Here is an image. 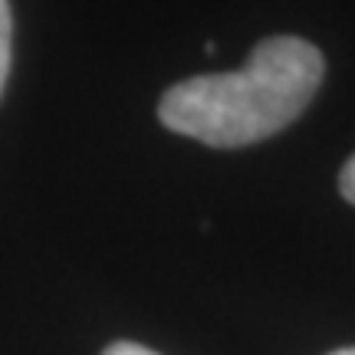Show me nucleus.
<instances>
[{
  "instance_id": "obj_1",
  "label": "nucleus",
  "mask_w": 355,
  "mask_h": 355,
  "mask_svg": "<svg viewBox=\"0 0 355 355\" xmlns=\"http://www.w3.org/2000/svg\"><path fill=\"white\" fill-rule=\"evenodd\" d=\"M326 60L300 37L260 40L237 73L181 79L158 102L171 132L211 148L254 145L296 122L322 86Z\"/></svg>"
},
{
  "instance_id": "obj_2",
  "label": "nucleus",
  "mask_w": 355,
  "mask_h": 355,
  "mask_svg": "<svg viewBox=\"0 0 355 355\" xmlns=\"http://www.w3.org/2000/svg\"><path fill=\"white\" fill-rule=\"evenodd\" d=\"M10 73V3L0 0V92Z\"/></svg>"
},
{
  "instance_id": "obj_3",
  "label": "nucleus",
  "mask_w": 355,
  "mask_h": 355,
  "mask_svg": "<svg viewBox=\"0 0 355 355\" xmlns=\"http://www.w3.org/2000/svg\"><path fill=\"white\" fill-rule=\"evenodd\" d=\"M339 191H343L345 201L355 204V155L343 165V171H339Z\"/></svg>"
},
{
  "instance_id": "obj_4",
  "label": "nucleus",
  "mask_w": 355,
  "mask_h": 355,
  "mask_svg": "<svg viewBox=\"0 0 355 355\" xmlns=\"http://www.w3.org/2000/svg\"><path fill=\"white\" fill-rule=\"evenodd\" d=\"M102 355H158V352H152V349H145L139 343H112Z\"/></svg>"
},
{
  "instance_id": "obj_5",
  "label": "nucleus",
  "mask_w": 355,
  "mask_h": 355,
  "mask_svg": "<svg viewBox=\"0 0 355 355\" xmlns=\"http://www.w3.org/2000/svg\"><path fill=\"white\" fill-rule=\"evenodd\" d=\"M329 355H355V349H336V352H329Z\"/></svg>"
}]
</instances>
